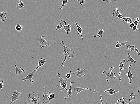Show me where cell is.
I'll return each instance as SVG.
<instances>
[{"instance_id":"obj_44","label":"cell","mask_w":140,"mask_h":104,"mask_svg":"<svg viewBox=\"0 0 140 104\" xmlns=\"http://www.w3.org/2000/svg\"><path fill=\"white\" fill-rule=\"evenodd\" d=\"M136 20L138 21V22H139V21H140V20L139 19V18H138V17H137V18H136L135 19Z\"/></svg>"},{"instance_id":"obj_36","label":"cell","mask_w":140,"mask_h":104,"mask_svg":"<svg viewBox=\"0 0 140 104\" xmlns=\"http://www.w3.org/2000/svg\"><path fill=\"white\" fill-rule=\"evenodd\" d=\"M117 17H118L120 19V20L123 19V16H122V15L121 14V13L120 14L118 15Z\"/></svg>"},{"instance_id":"obj_40","label":"cell","mask_w":140,"mask_h":104,"mask_svg":"<svg viewBox=\"0 0 140 104\" xmlns=\"http://www.w3.org/2000/svg\"><path fill=\"white\" fill-rule=\"evenodd\" d=\"M102 95H101L100 96V99L101 104H107V103L105 104L103 102V101H102Z\"/></svg>"},{"instance_id":"obj_33","label":"cell","mask_w":140,"mask_h":104,"mask_svg":"<svg viewBox=\"0 0 140 104\" xmlns=\"http://www.w3.org/2000/svg\"><path fill=\"white\" fill-rule=\"evenodd\" d=\"M77 1L80 4L81 6H82L86 2L84 0H78Z\"/></svg>"},{"instance_id":"obj_19","label":"cell","mask_w":140,"mask_h":104,"mask_svg":"<svg viewBox=\"0 0 140 104\" xmlns=\"http://www.w3.org/2000/svg\"><path fill=\"white\" fill-rule=\"evenodd\" d=\"M66 24H67V22L65 21L61 20L59 24L56 27V30H60L62 27H63V26L66 25Z\"/></svg>"},{"instance_id":"obj_9","label":"cell","mask_w":140,"mask_h":104,"mask_svg":"<svg viewBox=\"0 0 140 104\" xmlns=\"http://www.w3.org/2000/svg\"><path fill=\"white\" fill-rule=\"evenodd\" d=\"M88 90L93 91L94 93H96L97 92V91L95 89H90L88 88H82L80 87H78L74 88L73 91L74 92L77 93V94H79L81 91H85V90Z\"/></svg>"},{"instance_id":"obj_43","label":"cell","mask_w":140,"mask_h":104,"mask_svg":"<svg viewBox=\"0 0 140 104\" xmlns=\"http://www.w3.org/2000/svg\"><path fill=\"white\" fill-rule=\"evenodd\" d=\"M24 104H29L27 103V101H24Z\"/></svg>"},{"instance_id":"obj_27","label":"cell","mask_w":140,"mask_h":104,"mask_svg":"<svg viewBox=\"0 0 140 104\" xmlns=\"http://www.w3.org/2000/svg\"><path fill=\"white\" fill-rule=\"evenodd\" d=\"M123 21H125L128 23H133V21H132V17H124V18H123Z\"/></svg>"},{"instance_id":"obj_4","label":"cell","mask_w":140,"mask_h":104,"mask_svg":"<svg viewBox=\"0 0 140 104\" xmlns=\"http://www.w3.org/2000/svg\"><path fill=\"white\" fill-rule=\"evenodd\" d=\"M85 70V69L84 68H77L76 72H73L71 71H70L69 73L76 76L79 81L80 78H83L86 76L84 74Z\"/></svg>"},{"instance_id":"obj_2","label":"cell","mask_w":140,"mask_h":104,"mask_svg":"<svg viewBox=\"0 0 140 104\" xmlns=\"http://www.w3.org/2000/svg\"><path fill=\"white\" fill-rule=\"evenodd\" d=\"M114 68L112 67L109 68V70L107 71H103L102 74L105 75L107 77V81H108L110 80H116L117 78L116 74L113 72Z\"/></svg>"},{"instance_id":"obj_15","label":"cell","mask_w":140,"mask_h":104,"mask_svg":"<svg viewBox=\"0 0 140 104\" xmlns=\"http://www.w3.org/2000/svg\"><path fill=\"white\" fill-rule=\"evenodd\" d=\"M132 66V64H130V65L129 67H128V73L127 74V76L128 77V78L129 79V84H131L132 83V79L133 78V74L130 71V68L131 66Z\"/></svg>"},{"instance_id":"obj_31","label":"cell","mask_w":140,"mask_h":104,"mask_svg":"<svg viewBox=\"0 0 140 104\" xmlns=\"http://www.w3.org/2000/svg\"><path fill=\"white\" fill-rule=\"evenodd\" d=\"M68 0H63V2H62V4L60 9H63V7L65 6L68 3Z\"/></svg>"},{"instance_id":"obj_24","label":"cell","mask_w":140,"mask_h":104,"mask_svg":"<svg viewBox=\"0 0 140 104\" xmlns=\"http://www.w3.org/2000/svg\"><path fill=\"white\" fill-rule=\"evenodd\" d=\"M71 26L70 24H68L67 25L63 26V28L65 30L66 33L67 34H68L69 33L71 32Z\"/></svg>"},{"instance_id":"obj_23","label":"cell","mask_w":140,"mask_h":104,"mask_svg":"<svg viewBox=\"0 0 140 104\" xmlns=\"http://www.w3.org/2000/svg\"><path fill=\"white\" fill-rule=\"evenodd\" d=\"M20 2L19 3H17V8L19 9L20 10L21 9H23L25 7L24 2V1L22 2L21 0H20Z\"/></svg>"},{"instance_id":"obj_6","label":"cell","mask_w":140,"mask_h":104,"mask_svg":"<svg viewBox=\"0 0 140 104\" xmlns=\"http://www.w3.org/2000/svg\"><path fill=\"white\" fill-rule=\"evenodd\" d=\"M44 90L43 95V104H51L50 103V101L48 100V97L51 94V93L47 89L46 86H44L43 87Z\"/></svg>"},{"instance_id":"obj_5","label":"cell","mask_w":140,"mask_h":104,"mask_svg":"<svg viewBox=\"0 0 140 104\" xmlns=\"http://www.w3.org/2000/svg\"><path fill=\"white\" fill-rule=\"evenodd\" d=\"M57 76H58L60 78V80L59 82L60 85V86H58V85H57V86L60 88V91H61L62 90L64 89L67 92L68 91L67 89V81L61 77L60 74L59 73L57 74Z\"/></svg>"},{"instance_id":"obj_25","label":"cell","mask_w":140,"mask_h":104,"mask_svg":"<svg viewBox=\"0 0 140 104\" xmlns=\"http://www.w3.org/2000/svg\"><path fill=\"white\" fill-rule=\"evenodd\" d=\"M104 33V30L103 29H101L99 31L97 34L96 35H94L93 36V37H98L99 38L102 37V36H103Z\"/></svg>"},{"instance_id":"obj_34","label":"cell","mask_w":140,"mask_h":104,"mask_svg":"<svg viewBox=\"0 0 140 104\" xmlns=\"http://www.w3.org/2000/svg\"><path fill=\"white\" fill-rule=\"evenodd\" d=\"M103 1L105 2H117V0H103Z\"/></svg>"},{"instance_id":"obj_39","label":"cell","mask_w":140,"mask_h":104,"mask_svg":"<svg viewBox=\"0 0 140 104\" xmlns=\"http://www.w3.org/2000/svg\"><path fill=\"white\" fill-rule=\"evenodd\" d=\"M138 27L137 26H135L134 27L132 28V30L133 31H137L138 30Z\"/></svg>"},{"instance_id":"obj_13","label":"cell","mask_w":140,"mask_h":104,"mask_svg":"<svg viewBox=\"0 0 140 104\" xmlns=\"http://www.w3.org/2000/svg\"><path fill=\"white\" fill-rule=\"evenodd\" d=\"M128 97L129 98V101L130 102L134 101L135 103L137 102L136 100L138 98V96H137V94H136L135 92L134 93H132L131 94V95H130V96H129Z\"/></svg>"},{"instance_id":"obj_18","label":"cell","mask_w":140,"mask_h":104,"mask_svg":"<svg viewBox=\"0 0 140 104\" xmlns=\"http://www.w3.org/2000/svg\"><path fill=\"white\" fill-rule=\"evenodd\" d=\"M75 23L76 26H77V30L78 32V34L79 35V34H80L81 37H82V40H83V36H82V29L80 27L81 24L78 25V24L77 23V22H76V21H74Z\"/></svg>"},{"instance_id":"obj_30","label":"cell","mask_w":140,"mask_h":104,"mask_svg":"<svg viewBox=\"0 0 140 104\" xmlns=\"http://www.w3.org/2000/svg\"><path fill=\"white\" fill-rule=\"evenodd\" d=\"M113 14L112 15V16L114 17H118V15L120 13L119 11H118V7L116 8V10H113Z\"/></svg>"},{"instance_id":"obj_37","label":"cell","mask_w":140,"mask_h":104,"mask_svg":"<svg viewBox=\"0 0 140 104\" xmlns=\"http://www.w3.org/2000/svg\"><path fill=\"white\" fill-rule=\"evenodd\" d=\"M50 97H51L52 100L53 99L55 98V95L54 93L51 94L50 95Z\"/></svg>"},{"instance_id":"obj_45","label":"cell","mask_w":140,"mask_h":104,"mask_svg":"<svg viewBox=\"0 0 140 104\" xmlns=\"http://www.w3.org/2000/svg\"><path fill=\"white\" fill-rule=\"evenodd\" d=\"M140 92V89L138 90L136 92Z\"/></svg>"},{"instance_id":"obj_8","label":"cell","mask_w":140,"mask_h":104,"mask_svg":"<svg viewBox=\"0 0 140 104\" xmlns=\"http://www.w3.org/2000/svg\"><path fill=\"white\" fill-rule=\"evenodd\" d=\"M13 95L12 96V100L10 103L8 104H12L13 102L17 101L19 98L20 96L21 95V92H19L17 90H15L13 92H12Z\"/></svg>"},{"instance_id":"obj_20","label":"cell","mask_w":140,"mask_h":104,"mask_svg":"<svg viewBox=\"0 0 140 104\" xmlns=\"http://www.w3.org/2000/svg\"><path fill=\"white\" fill-rule=\"evenodd\" d=\"M7 12V11H5L0 13V18L1 20L3 22L5 21L7 19V17H6Z\"/></svg>"},{"instance_id":"obj_17","label":"cell","mask_w":140,"mask_h":104,"mask_svg":"<svg viewBox=\"0 0 140 104\" xmlns=\"http://www.w3.org/2000/svg\"><path fill=\"white\" fill-rule=\"evenodd\" d=\"M46 62H46L45 59L41 58L39 60L38 66L36 68V69L37 70L40 67H42Z\"/></svg>"},{"instance_id":"obj_11","label":"cell","mask_w":140,"mask_h":104,"mask_svg":"<svg viewBox=\"0 0 140 104\" xmlns=\"http://www.w3.org/2000/svg\"><path fill=\"white\" fill-rule=\"evenodd\" d=\"M126 45L127 46V50H130L131 51H136L138 56L140 55V52L137 48V45H128L126 44Z\"/></svg>"},{"instance_id":"obj_29","label":"cell","mask_w":140,"mask_h":104,"mask_svg":"<svg viewBox=\"0 0 140 104\" xmlns=\"http://www.w3.org/2000/svg\"><path fill=\"white\" fill-rule=\"evenodd\" d=\"M23 28V26L19 24H17L15 26L16 30L19 32H21Z\"/></svg>"},{"instance_id":"obj_42","label":"cell","mask_w":140,"mask_h":104,"mask_svg":"<svg viewBox=\"0 0 140 104\" xmlns=\"http://www.w3.org/2000/svg\"><path fill=\"white\" fill-rule=\"evenodd\" d=\"M48 100H49L50 101H51V100H52V98L50 97V96H49L48 97Z\"/></svg>"},{"instance_id":"obj_10","label":"cell","mask_w":140,"mask_h":104,"mask_svg":"<svg viewBox=\"0 0 140 104\" xmlns=\"http://www.w3.org/2000/svg\"><path fill=\"white\" fill-rule=\"evenodd\" d=\"M37 71V70L36 69V68L35 69L34 71L29 73L27 76H26L25 78L22 79V81H26L27 80H29L31 83H33L34 81L32 78H33L34 74L36 73Z\"/></svg>"},{"instance_id":"obj_35","label":"cell","mask_w":140,"mask_h":104,"mask_svg":"<svg viewBox=\"0 0 140 104\" xmlns=\"http://www.w3.org/2000/svg\"><path fill=\"white\" fill-rule=\"evenodd\" d=\"M71 74L70 73H67L66 75V77L67 79H69L71 78Z\"/></svg>"},{"instance_id":"obj_22","label":"cell","mask_w":140,"mask_h":104,"mask_svg":"<svg viewBox=\"0 0 140 104\" xmlns=\"http://www.w3.org/2000/svg\"><path fill=\"white\" fill-rule=\"evenodd\" d=\"M127 59H128V60L127 61V62L125 64H127V62H131L134 63H137V61L135 60L134 59L131 57V56L130 55L129 53H127Z\"/></svg>"},{"instance_id":"obj_26","label":"cell","mask_w":140,"mask_h":104,"mask_svg":"<svg viewBox=\"0 0 140 104\" xmlns=\"http://www.w3.org/2000/svg\"><path fill=\"white\" fill-rule=\"evenodd\" d=\"M125 99L124 98L122 97L120 99L117 100V103L115 104H132L130 103H126L125 102Z\"/></svg>"},{"instance_id":"obj_32","label":"cell","mask_w":140,"mask_h":104,"mask_svg":"<svg viewBox=\"0 0 140 104\" xmlns=\"http://www.w3.org/2000/svg\"><path fill=\"white\" fill-rule=\"evenodd\" d=\"M4 86V81H2V82L0 83V89L2 90Z\"/></svg>"},{"instance_id":"obj_14","label":"cell","mask_w":140,"mask_h":104,"mask_svg":"<svg viewBox=\"0 0 140 104\" xmlns=\"http://www.w3.org/2000/svg\"><path fill=\"white\" fill-rule=\"evenodd\" d=\"M74 83V82H71L70 86L69 89L67 91V95H66V97H64L65 100L69 98L70 97L72 96V84Z\"/></svg>"},{"instance_id":"obj_12","label":"cell","mask_w":140,"mask_h":104,"mask_svg":"<svg viewBox=\"0 0 140 104\" xmlns=\"http://www.w3.org/2000/svg\"><path fill=\"white\" fill-rule=\"evenodd\" d=\"M126 60H122L120 62L119 66V67L120 69V71L119 73H118V74L119 75V78H118L119 81H122V79L121 78V72L122 70L124 69V63L125 62Z\"/></svg>"},{"instance_id":"obj_28","label":"cell","mask_w":140,"mask_h":104,"mask_svg":"<svg viewBox=\"0 0 140 104\" xmlns=\"http://www.w3.org/2000/svg\"><path fill=\"white\" fill-rule=\"evenodd\" d=\"M127 43H128V42H124L122 43H119V42L117 41V44L116 45L115 47L116 48H119L120 47L123 46L125 44L126 45V44H127Z\"/></svg>"},{"instance_id":"obj_7","label":"cell","mask_w":140,"mask_h":104,"mask_svg":"<svg viewBox=\"0 0 140 104\" xmlns=\"http://www.w3.org/2000/svg\"><path fill=\"white\" fill-rule=\"evenodd\" d=\"M45 36H43L37 39V42L39 43L40 47L41 48L45 46L48 47L50 46V44L45 39Z\"/></svg>"},{"instance_id":"obj_1","label":"cell","mask_w":140,"mask_h":104,"mask_svg":"<svg viewBox=\"0 0 140 104\" xmlns=\"http://www.w3.org/2000/svg\"><path fill=\"white\" fill-rule=\"evenodd\" d=\"M60 45L64 48V50L63 51L65 58L62 63V64L61 65V66L62 67H63V64L67 61V56H68L69 57L71 58H73V55L75 54V52H73L72 50H71L69 47H66L63 41H62L60 43Z\"/></svg>"},{"instance_id":"obj_38","label":"cell","mask_w":140,"mask_h":104,"mask_svg":"<svg viewBox=\"0 0 140 104\" xmlns=\"http://www.w3.org/2000/svg\"><path fill=\"white\" fill-rule=\"evenodd\" d=\"M135 26V25L134 24V23L133 22V23H130V24L129 25V27L130 28L132 29Z\"/></svg>"},{"instance_id":"obj_41","label":"cell","mask_w":140,"mask_h":104,"mask_svg":"<svg viewBox=\"0 0 140 104\" xmlns=\"http://www.w3.org/2000/svg\"><path fill=\"white\" fill-rule=\"evenodd\" d=\"M133 23H134L135 26H137L138 24V21H137L136 20H135V21H134Z\"/></svg>"},{"instance_id":"obj_21","label":"cell","mask_w":140,"mask_h":104,"mask_svg":"<svg viewBox=\"0 0 140 104\" xmlns=\"http://www.w3.org/2000/svg\"><path fill=\"white\" fill-rule=\"evenodd\" d=\"M105 92H107L108 95H113L116 93H119V91H115L112 88H110L108 90H105L104 91Z\"/></svg>"},{"instance_id":"obj_3","label":"cell","mask_w":140,"mask_h":104,"mask_svg":"<svg viewBox=\"0 0 140 104\" xmlns=\"http://www.w3.org/2000/svg\"><path fill=\"white\" fill-rule=\"evenodd\" d=\"M31 104H42V102L40 101V97L38 94L35 92H33V94H29L28 97Z\"/></svg>"},{"instance_id":"obj_16","label":"cell","mask_w":140,"mask_h":104,"mask_svg":"<svg viewBox=\"0 0 140 104\" xmlns=\"http://www.w3.org/2000/svg\"><path fill=\"white\" fill-rule=\"evenodd\" d=\"M15 67L16 69V74L17 75H22V74L25 73L26 71L22 67H20L19 68H18L17 67L16 65H15Z\"/></svg>"}]
</instances>
